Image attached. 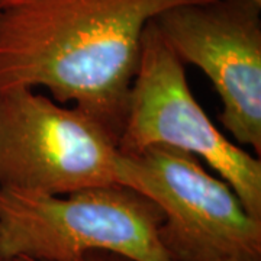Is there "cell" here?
Returning <instances> with one entry per match:
<instances>
[{
  "label": "cell",
  "instance_id": "7",
  "mask_svg": "<svg viewBox=\"0 0 261 261\" xmlns=\"http://www.w3.org/2000/svg\"><path fill=\"white\" fill-rule=\"evenodd\" d=\"M15 261H34L27 260V258H18ZM84 261H130L125 257H122L119 254H113V252L108 251H92L86 255Z\"/></svg>",
  "mask_w": 261,
  "mask_h": 261
},
{
  "label": "cell",
  "instance_id": "2",
  "mask_svg": "<svg viewBox=\"0 0 261 261\" xmlns=\"http://www.w3.org/2000/svg\"><path fill=\"white\" fill-rule=\"evenodd\" d=\"M163 212L128 186L39 196L0 189V254L34 261H84L92 251L130 261H173L161 245Z\"/></svg>",
  "mask_w": 261,
  "mask_h": 261
},
{
  "label": "cell",
  "instance_id": "1",
  "mask_svg": "<svg viewBox=\"0 0 261 261\" xmlns=\"http://www.w3.org/2000/svg\"><path fill=\"white\" fill-rule=\"evenodd\" d=\"M202 2L211 0H10L0 5V92L45 87L119 142L144 29Z\"/></svg>",
  "mask_w": 261,
  "mask_h": 261
},
{
  "label": "cell",
  "instance_id": "3",
  "mask_svg": "<svg viewBox=\"0 0 261 261\" xmlns=\"http://www.w3.org/2000/svg\"><path fill=\"white\" fill-rule=\"evenodd\" d=\"M118 180L159 206L173 261H261V221L195 155L164 145L121 154Z\"/></svg>",
  "mask_w": 261,
  "mask_h": 261
},
{
  "label": "cell",
  "instance_id": "10",
  "mask_svg": "<svg viewBox=\"0 0 261 261\" xmlns=\"http://www.w3.org/2000/svg\"><path fill=\"white\" fill-rule=\"evenodd\" d=\"M251 2H254V3H257V5H260L261 6V0H251Z\"/></svg>",
  "mask_w": 261,
  "mask_h": 261
},
{
  "label": "cell",
  "instance_id": "6",
  "mask_svg": "<svg viewBox=\"0 0 261 261\" xmlns=\"http://www.w3.org/2000/svg\"><path fill=\"white\" fill-rule=\"evenodd\" d=\"M183 64L199 67L222 103L221 122L261 154V6L251 0L178 5L154 19Z\"/></svg>",
  "mask_w": 261,
  "mask_h": 261
},
{
  "label": "cell",
  "instance_id": "4",
  "mask_svg": "<svg viewBox=\"0 0 261 261\" xmlns=\"http://www.w3.org/2000/svg\"><path fill=\"white\" fill-rule=\"evenodd\" d=\"M118 140L75 106L34 89L0 92V189L67 196L119 185Z\"/></svg>",
  "mask_w": 261,
  "mask_h": 261
},
{
  "label": "cell",
  "instance_id": "9",
  "mask_svg": "<svg viewBox=\"0 0 261 261\" xmlns=\"http://www.w3.org/2000/svg\"><path fill=\"white\" fill-rule=\"evenodd\" d=\"M10 0H0V5H5V3H9Z\"/></svg>",
  "mask_w": 261,
  "mask_h": 261
},
{
  "label": "cell",
  "instance_id": "8",
  "mask_svg": "<svg viewBox=\"0 0 261 261\" xmlns=\"http://www.w3.org/2000/svg\"><path fill=\"white\" fill-rule=\"evenodd\" d=\"M0 261H15V260H12V258H8V257H5V255H2V254H0Z\"/></svg>",
  "mask_w": 261,
  "mask_h": 261
},
{
  "label": "cell",
  "instance_id": "5",
  "mask_svg": "<svg viewBox=\"0 0 261 261\" xmlns=\"http://www.w3.org/2000/svg\"><path fill=\"white\" fill-rule=\"evenodd\" d=\"M164 145L207 163L232 187L245 211L261 221V161L225 138L189 87L185 64L160 35L154 19L144 29L130 87L121 154Z\"/></svg>",
  "mask_w": 261,
  "mask_h": 261
}]
</instances>
